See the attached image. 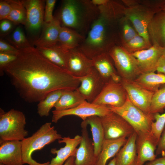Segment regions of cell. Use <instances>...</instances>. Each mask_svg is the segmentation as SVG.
<instances>
[{"mask_svg":"<svg viewBox=\"0 0 165 165\" xmlns=\"http://www.w3.org/2000/svg\"><path fill=\"white\" fill-rule=\"evenodd\" d=\"M19 50L16 59L5 67L4 72L26 102H39L51 92L74 90L79 86L77 77L52 63L37 48Z\"/></svg>","mask_w":165,"mask_h":165,"instance_id":"1","label":"cell"},{"mask_svg":"<svg viewBox=\"0 0 165 165\" xmlns=\"http://www.w3.org/2000/svg\"><path fill=\"white\" fill-rule=\"evenodd\" d=\"M122 2L109 0L99 6V15L92 24L85 39L78 48L90 59L108 53L114 46L120 44L119 23L124 16Z\"/></svg>","mask_w":165,"mask_h":165,"instance_id":"2","label":"cell"},{"mask_svg":"<svg viewBox=\"0 0 165 165\" xmlns=\"http://www.w3.org/2000/svg\"><path fill=\"white\" fill-rule=\"evenodd\" d=\"M99 13L91 0H64L57 16L62 27L72 29L86 37Z\"/></svg>","mask_w":165,"mask_h":165,"instance_id":"3","label":"cell"},{"mask_svg":"<svg viewBox=\"0 0 165 165\" xmlns=\"http://www.w3.org/2000/svg\"><path fill=\"white\" fill-rule=\"evenodd\" d=\"M122 1L125 6L124 16L131 22L138 34L151 42L148 27L155 14L161 10L159 1L122 0Z\"/></svg>","mask_w":165,"mask_h":165,"instance_id":"4","label":"cell"},{"mask_svg":"<svg viewBox=\"0 0 165 165\" xmlns=\"http://www.w3.org/2000/svg\"><path fill=\"white\" fill-rule=\"evenodd\" d=\"M51 122L42 125L32 135L21 141L22 156L24 164L29 165H49L50 162L41 163L37 162L32 157V154L36 150H40L46 145L62 138L51 126Z\"/></svg>","mask_w":165,"mask_h":165,"instance_id":"5","label":"cell"},{"mask_svg":"<svg viewBox=\"0 0 165 165\" xmlns=\"http://www.w3.org/2000/svg\"><path fill=\"white\" fill-rule=\"evenodd\" d=\"M26 124V117L22 112L12 109L5 112L0 108V141H22L28 135Z\"/></svg>","mask_w":165,"mask_h":165,"instance_id":"6","label":"cell"},{"mask_svg":"<svg viewBox=\"0 0 165 165\" xmlns=\"http://www.w3.org/2000/svg\"><path fill=\"white\" fill-rule=\"evenodd\" d=\"M112 111L120 115L133 128L137 135L150 134L154 115L146 113L134 105L128 97L125 103L119 107L108 105Z\"/></svg>","mask_w":165,"mask_h":165,"instance_id":"7","label":"cell"},{"mask_svg":"<svg viewBox=\"0 0 165 165\" xmlns=\"http://www.w3.org/2000/svg\"><path fill=\"white\" fill-rule=\"evenodd\" d=\"M108 53L121 79L134 80L142 74L136 58L120 44L113 46Z\"/></svg>","mask_w":165,"mask_h":165,"instance_id":"8","label":"cell"},{"mask_svg":"<svg viewBox=\"0 0 165 165\" xmlns=\"http://www.w3.org/2000/svg\"><path fill=\"white\" fill-rule=\"evenodd\" d=\"M100 117L105 139L128 138L134 132L133 128L125 119L112 111L109 114Z\"/></svg>","mask_w":165,"mask_h":165,"instance_id":"9","label":"cell"},{"mask_svg":"<svg viewBox=\"0 0 165 165\" xmlns=\"http://www.w3.org/2000/svg\"><path fill=\"white\" fill-rule=\"evenodd\" d=\"M111 112L107 106L97 105L86 100L73 108L63 111H53L52 121L57 123L63 117L69 115L77 116L84 121L90 116H97L101 117Z\"/></svg>","mask_w":165,"mask_h":165,"instance_id":"10","label":"cell"},{"mask_svg":"<svg viewBox=\"0 0 165 165\" xmlns=\"http://www.w3.org/2000/svg\"><path fill=\"white\" fill-rule=\"evenodd\" d=\"M120 83L130 101L145 112L150 114V108L154 92L144 88L134 80L121 79Z\"/></svg>","mask_w":165,"mask_h":165,"instance_id":"11","label":"cell"},{"mask_svg":"<svg viewBox=\"0 0 165 165\" xmlns=\"http://www.w3.org/2000/svg\"><path fill=\"white\" fill-rule=\"evenodd\" d=\"M127 98L126 91L122 84L111 81L105 83L101 93L92 103L119 107L125 103Z\"/></svg>","mask_w":165,"mask_h":165,"instance_id":"12","label":"cell"},{"mask_svg":"<svg viewBox=\"0 0 165 165\" xmlns=\"http://www.w3.org/2000/svg\"><path fill=\"white\" fill-rule=\"evenodd\" d=\"M26 11L25 26L28 31L32 35L37 34L41 29L44 22V4L42 0H21Z\"/></svg>","mask_w":165,"mask_h":165,"instance_id":"13","label":"cell"},{"mask_svg":"<svg viewBox=\"0 0 165 165\" xmlns=\"http://www.w3.org/2000/svg\"><path fill=\"white\" fill-rule=\"evenodd\" d=\"M77 78L80 84L76 90L87 101L92 103L101 93L105 82L94 67L87 75Z\"/></svg>","mask_w":165,"mask_h":165,"instance_id":"14","label":"cell"},{"mask_svg":"<svg viewBox=\"0 0 165 165\" xmlns=\"http://www.w3.org/2000/svg\"><path fill=\"white\" fill-rule=\"evenodd\" d=\"M88 125L82 121L81 124L82 139L77 148L75 159V165H95L97 159L93 141L90 138Z\"/></svg>","mask_w":165,"mask_h":165,"instance_id":"15","label":"cell"},{"mask_svg":"<svg viewBox=\"0 0 165 165\" xmlns=\"http://www.w3.org/2000/svg\"><path fill=\"white\" fill-rule=\"evenodd\" d=\"M163 48L152 45L148 49L132 53L137 59L142 73L156 71L158 62L162 56Z\"/></svg>","mask_w":165,"mask_h":165,"instance_id":"16","label":"cell"},{"mask_svg":"<svg viewBox=\"0 0 165 165\" xmlns=\"http://www.w3.org/2000/svg\"><path fill=\"white\" fill-rule=\"evenodd\" d=\"M81 139V136L77 135L73 138L68 137H62L61 139L58 140L59 143H64L65 145L59 149L56 148L51 149L50 153L56 154V156L52 159L49 165H63L69 158L75 157L77 147L79 145Z\"/></svg>","mask_w":165,"mask_h":165,"instance_id":"17","label":"cell"},{"mask_svg":"<svg viewBox=\"0 0 165 165\" xmlns=\"http://www.w3.org/2000/svg\"><path fill=\"white\" fill-rule=\"evenodd\" d=\"M93 68L91 60L78 48L70 50L68 70L72 75L76 77H82L89 73Z\"/></svg>","mask_w":165,"mask_h":165,"instance_id":"18","label":"cell"},{"mask_svg":"<svg viewBox=\"0 0 165 165\" xmlns=\"http://www.w3.org/2000/svg\"><path fill=\"white\" fill-rule=\"evenodd\" d=\"M0 164L23 165L21 141H0Z\"/></svg>","mask_w":165,"mask_h":165,"instance_id":"19","label":"cell"},{"mask_svg":"<svg viewBox=\"0 0 165 165\" xmlns=\"http://www.w3.org/2000/svg\"><path fill=\"white\" fill-rule=\"evenodd\" d=\"M91 60L93 66L105 83L111 81L120 82L121 78L115 69L114 63L108 53L101 54Z\"/></svg>","mask_w":165,"mask_h":165,"instance_id":"20","label":"cell"},{"mask_svg":"<svg viewBox=\"0 0 165 165\" xmlns=\"http://www.w3.org/2000/svg\"><path fill=\"white\" fill-rule=\"evenodd\" d=\"M61 27L59 20L55 16L50 22H44L40 35L34 42L36 47L48 48L57 44Z\"/></svg>","mask_w":165,"mask_h":165,"instance_id":"21","label":"cell"},{"mask_svg":"<svg viewBox=\"0 0 165 165\" xmlns=\"http://www.w3.org/2000/svg\"><path fill=\"white\" fill-rule=\"evenodd\" d=\"M136 144L138 165H143L146 162L156 159L157 155L155 151L157 145L150 134L137 135Z\"/></svg>","mask_w":165,"mask_h":165,"instance_id":"22","label":"cell"},{"mask_svg":"<svg viewBox=\"0 0 165 165\" xmlns=\"http://www.w3.org/2000/svg\"><path fill=\"white\" fill-rule=\"evenodd\" d=\"M148 32L152 45L165 47V11L160 10L155 14L148 25Z\"/></svg>","mask_w":165,"mask_h":165,"instance_id":"23","label":"cell"},{"mask_svg":"<svg viewBox=\"0 0 165 165\" xmlns=\"http://www.w3.org/2000/svg\"><path fill=\"white\" fill-rule=\"evenodd\" d=\"M37 48L40 53L52 63L68 70V63L71 50L58 43L50 47Z\"/></svg>","mask_w":165,"mask_h":165,"instance_id":"24","label":"cell"},{"mask_svg":"<svg viewBox=\"0 0 165 165\" xmlns=\"http://www.w3.org/2000/svg\"><path fill=\"white\" fill-rule=\"evenodd\" d=\"M137 137V134L134 132L128 138L115 157L116 165H131L136 159Z\"/></svg>","mask_w":165,"mask_h":165,"instance_id":"25","label":"cell"},{"mask_svg":"<svg viewBox=\"0 0 165 165\" xmlns=\"http://www.w3.org/2000/svg\"><path fill=\"white\" fill-rule=\"evenodd\" d=\"M127 140L123 137L115 139H105L97 156L95 165H106L108 160L116 156Z\"/></svg>","mask_w":165,"mask_h":165,"instance_id":"26","label":"cell"},{"mask_svg":"<svg viewBox=\"0 0 165 165\" xmlns=\"http://www.w3.org/2000/svg\"><path fill=\"white\" fill-rule=\"evenodd\" d=\"M84 121L90 127L95 153L97 157L105 140L104 130L100 117L97 116H92L88 117Z\"/></svg>","mask_w":165,"mask_h":165,"instance_id":"27","label":"cell"},{"mask_svg":"<svg viewBox=\"0 0 165 165\" xmlns=\"http://www.w3.org/2000/svg\"><path fill=\"white\" fill-rule=\"evenodd\" d=\"M85 38V37L72 29L61 26L57 43L72 50L78 48Z\"/></svg>","mask_w":165,"mask_h":165,"instance_id":"28","label":"cell"},{"mask_svg":"<svg viewBox=\"0 0 165 165\" xmlns=\"http://www.w3.org/2000/svg\"><path fill=\"white\" fill-rule=\"evenodd\" d=\"M86 100L76 90H65L54 105V110L63 111L73 108Z\"/></svg>","mask_w":165,"mask_h":165,"instance_id":"29","label":"cell"},{"mask_svg":"<svg viewBox=\"0 0 165 165\" xmlns=\"http://www.w3.org/2000/svg\"><path fill=\"white\" fill-rule=\"evenodd\" d=\"M144 88L155 92L165 84V75L155 72L143 73L134 80Z\"/></svg>","mask_w":165,"mask_h":165,"instance_id":"30","label":"cell"},{"mask_svg":"<svg viewBox=\"0 0 165 165\" xmlns=\"http://www.w3.org/2000/svg\"><path fill=\"white\" fill-rule=\"evenodd\" d=\"M67 90H58L49 93L37 105V113L41 117L47 116L51 109Z\"/></svg>","mask_w":165,"mask_h":165,"instance_id":"31","label":"cell"},{"mask_svg":"<svg viewBox=\"0 0 165 165\" xmlns=\"http://www.w3.org/2000/svg\"><path fill=\"white\" fill-rule=\"evenodd\" d=\"M12 9L6 19L15 25L22 24L24 26L26 20V11L21 0H8Z\"/></svg>","mask_w":165,"mask_h":165,"instance_id":"32","label":"cell"},{"mask_svg":"<svg viewBox=\"0 0 165 165\" xmlns=\"http://www.w3.org/2000/svg\"><path fill=\"white\" fill-rule=\"evenodd\" d=\"M119 28L121 45L129 41L138 34L131 22L124 16L119 20Z\"/></svg>","mask_w":165,"mask_h":165,"instance_id":"33","label":"cell"},{"mask_svg":"<svg viewBox=\"0 0 165 165\" xmlns=\"http://www.w3.org/2000/svg\"><path fill=\"white\" fill-rule=\"evenodd\" d=\"M121 45L131 54L148 49L152 46L151 42H147L143 37L138 34Z\"/></svg>","mask_w":165,"mask_h":165,"instance_id":"34","label":"cell"},{"mask_svg":"<svg viewBox=\"0 0 165 165\" xmlns=\"http://www.w3.org/2000/svg\"><path fill=\"white\" fill-rule=\"evenodd\" d=\"M165 108V86L154 92L152 101L150 113L154 115L163 111Z\"/></svg>","mask_w":165,"mask_h":165,"instance_id":"35","label":"cell"},{"mask_svg":"<svg viewBox=\"0 0 165 165\" xmlns=\"http://www.w3.org/2000/svg\"><path fill=\"white\" fill-rule=\"evenodd\" d=\"M154 121L152 123L150 135L157 144L165 126V112L154 115Z\"/></svg>","mask_w":165,"mask_h":165,"instance_id":"36","label":"cell"},{"mask_svg":"<svg viewBox=\"0 0 165 165\" xmlns=\"http://www.w3.org/2000/svg\"><path fill=\"white\" fill-rule=\"evenodd\" d=\"M8 40L18 50L31 46L20 26L16 28Z\"/></svg>","mask_w":165,"mask_h":165,"instance_id":"37","label":"cell"},{"mask_svg":"<svg viewBox=\"0 0 165 165\" xmlns=\"http://www.w3.org/2000/svg\"><path fill=\"white\" fill-rule=\"evenodd\" d=\"M17 55L0 52V75H4V69L8 65L14 61Z\"/></svg>","mask_w":165,"mask_h":165,"instance_id":"38","label":"cell"},{"mask_svg":"<svg viewBox=\"0 0 165 165\" xmlns=\"http://www.w3.org/2000/svg\"><path fill=\"white\" fill-rule=\"evenodd\" d=\"M46 2L44 12V22L49 23L51 22L54 19L53 11L56 2V0H46Z\"/></svg>","mask_w":165,"mask_h":165,"instance_id":"39","label":"cell"},{"mask_svg":"<svg viewBox=\"0 0 165 165\" xmlns=\"http://www.w3.org/2000/svg\"><path fill=\"white\" fill-rule=\"evenodd\" d=\"M19 52V50L14 46L11 45L2 39H0V52L17 55Z\"/></svg>","mask_w":165,"mask_h":165,"instance_id":"40","label":"cell"},{"mask_svg":"<svg viewBox=\"0 0 165 165\" xmlns=\"http://www.w3.org/2000/svg\"><path fill=\"white\" fill-rule=\"evenodd\" d=\"M15 24L11 21L4 19L0 21V34L1 36L6 35L11 32Z\"/></svg>","mask_w":165,"mask_h":165,"instance_id":"41","label":"cell"},{"mask_svg":"<svg viewBox=\"0 0 165 165\" xmlns=\"http://www.w3.org/2000/svg\"><path fill=\"white\" fill-rule=\"evenodd\" d=\"M11 6L8 0L0 1V20L6 19L10 13Z\"/></svg>","mask_w":165,"mask_h":165,"instance_id":"42","label":"cell"},{"mask_svg":"<svg viewBox=\"0 0 165 165\" xmlns=\"http://www.w3.org/2000/svg\"><path fill=\"white\" fill-rule=\"evenodd\" d=\"M156 154L165 156V126L161 134L157 146Z\"/></svg>","mask_w":165,"mask_h":165,"instance_id":"43","label":"cell"},{"mask_svg":"<svg viewBox=\"0 0 165 165\" xmlns=\"http://www.w3.org/2000/svg\"><path fill=\"white\" fill-rule=\"evenodd\" d=\"M158 73L165 75V58L162 56L160 59L156 67Z\"/></svg>","mask_w":165,"mask_h":165,"instance_id":"44","label":"cell"},{"mask_svg":"<svg viewBox=\"0 0 165 165\" xmlns=\"http://www.w3.org/2000/svg\"><path fill=\"white\" fill-rule=\"evenodd\" d=\"M146 165H165V156L156 158L154 160L149 162Z\"/></svg>","mask_w":165,"mask_h":165,"instance_id":"45","label":"cell"},{"mask_svg":"<svg viewBox=\"0 0 165 165\" xmlns=\"http://www.w3.org/2000/svg\"><path fill=\"white\" fill-rule=\"evenodd\" d=\"M109 0H91V2L94 5L99 6L106 4Z\"/></svg>","mask_w":165,"mask_h":165,"instance_id":"46","label":"cell"},{"mask_svg":"<svg viewBox=\"0 0 165 165\" xmlns=\"http://www.w3.org/2000/svg\"><path fill=\"white\" fill-rule=\"evenodd\" d=\"M75 157H70L65 162L63 165H75Z\"/></svg>","mask_w":165,"mask_h":165,"instance_id":"47","label":"cell"},{"mask_svg":"<svg viewBox=\"0 0 165 165\" xmlns=\"http://www.w3.org/2000/svg\"><path fill=\"white\" fill-rule=\"evenodd\" d=\"M159 7L160 10L165 11V0L159 1Z\"/></svg>","mask_w":165,"mask_h":165,"instance_id":"48","label":"cell"},{"mask_svg":"<svg viewBox=\"0 0 165 165\" xmlns=\"http://www.w3.org/2000/svg\"><path fill=\"white\" fill-rule=\"evenodd\" d=\"M108 165H116L115 157H114L110 161Z\"/></svg>","mask_w":165,"mask_h":165,"instance_id":"49","label":"cell"},{"mask_svg":"<svg viewBox=\"0 0 165 165\" xmlns=\"http://www.w3.org/2000/svg\"><path fill=\"white\" fill-rule=\"evenodd\" d=\"M162 56L165 58V47L163 48Z\"/></svg>","mask_w":165,"mask_h":165,"instance_id":"50","label":"cell"},{"mask_svg":"<svg viewBox=\"0 0 165 165\" xmlns=\"http://www.w3.org/2000/svg\"><path fill=\"white\" fill-rule=\"evenodd\" d=\"M131 165H138L137 162V159Z\"/></svg>","mask_w":165,"mask_h":165,"instance_id":"51","label":"cell"}]
</instances>
